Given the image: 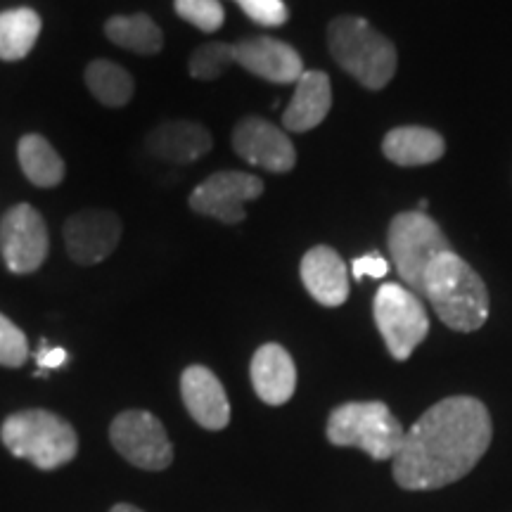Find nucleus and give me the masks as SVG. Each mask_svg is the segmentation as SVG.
<instances>
[{
    "label": "nucleus",
    "instance_id": "1",
    "mask_svg": "<svg viewBox=\"0 0 512 512\" xmlns=\"http://www.w3.org/2000/svg\"><path fill=\"white\" fill-rule=\"evenodd\" d=\"M494 425L475 396H448L427 408L392 458L394 482L406 491H434L470 475L489 451Z\"/></svg>",
    "mask_w": 512,
    "mask_h": 512
},
{
    "label": "nucleus",
    "instance_id": "2",
    "mask_svg": "<svg viewBox=\"0 0 512 512\" xmlns=\"http://www.w3.org/2000/svg\"><path fill=\"white\" fill-rule=\"evenodd\" d=\"M422 297L446 328L475 332L489 318V290L475 268L453 252L439 254L425 273Z\"/></svg>",
    "mask_w": 512,
    "mask_h": 512
},
{
    "label": "nucleus",
    "instance_id": "3",
    "mask_svg": "<svg viewBox=\"0 0 512 512\" xmlns=\"http://www.w3.org/2000/svg\"><path fill=\"white\" fill-rule=\"evenodd\" d=\"M330 55L361 86L380 91L396 72V48L387 36L370 27L366 19L344 15L328 27Z\"/></svg>",
    "mask_w": 512,
    "mask_h": 512
},
{
    "label": "nucleus",
    "instance_id": "4",
    "mask_svg": "<svg viewBox=\"0 0 512 512\" xmlns=\"http://www.w3.org/2000/svg\"><path fill=\"white\" fill-rule=\"evenodd\" d=\"M0 439L15 458L29 460L38 470H55L72 463L79 451L74 427L60 415L41 411H19L0 427Z\"/></svg>",
    "mask_w": 512,
    "mask_h": 512
},
{
    "label": "nucleus",
    "instance_id": "5",
    "mask_svg": "<svg viewBox=\"0 0 512 512\" xmlns=\"http://www.w3.org/2000/svg\"><path fill=\"white\" fill-rule=\"evenodd\" d=\"M332 446L361 448L373 460H392L406 430L382 401H349L330 413L325 427Z\"/></svg>",
    "mask_w": 512,
    "mask_h": 512
},
{
    "label": "nucleus",
    "instance_id": "6",
    "mask_svg": "<svg viewBox=\"0 0 512 512\" xmlns=\"http://www.w3.org/2000/svg\"><path fill=\"white\" fill-rule=\"evenodd\" d=\"M389 254H392L399 278L411 292L422 299V285H425L427 268L439 254L451 252V242L446 240L444 230L437 221L422 211H403L396 214L389 223L387 235Z\"/></svg>",
    "mask_w": 512,
    "mask_h": 512
},
{
    "label": "nucleus",
    "instance_id": "7",
    "mask_svg": "<svg viewBox=\"0 0 512 512\" xmlns=\"http://www.w3.org/2000/svg\"><path fill=\"white\" fill-rule=\"evenodd\" d=\"M373 316L394 361H408L430 332V316L406 285L384 283L375 294Z\"/></svg>",
    "mask_w": 512,
    "mask_h": 512
},
{
    "label": "nucleus",
    "instance_id": "8",
    "mask_svg": "<svg viewBox=\"0 0 512 512\" xmlns=\"http://www.w3.org/2000/svg\"><path fill=\"white\" fill-rule=\"evenodd\" d=\"M112 446L121 458L147 472L166 470L174 463V446L164 425L147 411H124L110 427Z\"/></svg>",
    "mask_w": 512,
    "mask_h": 512
},
{
    "label": "nucleus",
    "instance_id": "9",
    "mask_svg": "<svg viewBox=\"0 0 512 512\" xmlns=\"http://www.w3.org/2000/svg\"><path fill=\"white\" fill-rule=\"evenodd\" d=\"M48 228L31 204H17L0 221V252L12 273H34L48 256Z\"/></svg>",
    "mask_w": 512,
    "mask_h": 512
},
{
    "label": "nucleus",
    "instance_id": "10",
    "mask_svg": "<svg viewBox=\"0 0 512 512\" xmlns=\"http://www.w3.org/2000/svg\"><path fill=\"white\" fill-rule=\"evenodd\" d=\"M264 192V181L245 171H219L192 190L190 209L221 223L245 221V202Z\"/></svg>",
    "mask_w": 512,
    "mask_h": 512
},
{
    "label": "nucleus",
    "instance_id": "11",
    "mask_svg": "<svg viewBox=\"0 0 512 512\" xmlns=\"http://www.w3.org/2000/svg\"><path fill=\"white\" fill-rule=\"evenodd\" d=\"M233 150L245 162L273 174H287L297 164V152L287 133L261 117H247L235 126Z\"/></svg>",
    "mask_w": 512,
    "mask_h": 512
},
{
    "label": "nucleus",
    "instance_id": "12",
    "mask_svg": "<svg viewBox=\"0 0 512 512\" xmlns=\"http://www.w3.org/2000/svg\"><path fill=\"white\" fill-rule=\"evenodd\" d=\"M121 221L105 209H86L64 223V247L76 264L93 266L105 261L119 245Z\"/></svg>",
    "mask_w": 512,
    "mask_h": 512
},
{
    "label": "nucleus",
    "instance_id": "13",
    "mask_svg": "<svg viewBox=\"0 0 512 512\" xmlns=\"http://www.w3.org/2000/svg\"><path fill=\"white\" fill-rule=\"evenodd\" d=\"M235 62L249 74L271 83H297L304 74V62L290 43L271 36H256L233 43Z\"/></svg>",
    "mask_w": 512,
    "mask_h": 512
},
{
    "label": "nucleus",
    "instance_id": "14",
    "mask_svg": "<svg viewBox=\"0 0 512 512\" xmlns=\"http://www.w3.org/2000/svg\"><path fill=\"white\" fill-rule=\"evenodd\" d=\"M181 396L192 420L204 430H226L230 403L219 377L204 366H190L181 375Z\"/></svg>",
    "mask_w": 512,
    "mask_h": 512
},
{
    "label": "nucleus",
    "instance_id": "15",
    "mask_svg": "<svg viewBox=\"0 0 512 512\" xmlns=\"http://www.w3.org/2000/svg\"><path fill=\"white\" fill-rule=\"evenodd\" d=\"M302 283L318 304L342 306L349 297V275L342 256L332 247L318 245L309 249L302 259Z\"/></svg>",
    "mask_w": 512,
    "mask_h": 512
},
{
    "label": "nucleus",
    "instance_id": "16",
    "mask_svg": "<svg viewBox=\"0 0 512 512\" xmlns=\"http://www.w3.org/2000/svg\"><path fill=\"white\" fill-rule=\"evenodd\" d=\"M252 387L256 396L268 406H283L297 389V368L292 356L280 344H264L252 358Z\"/></svg>",
    "mask_w": 512,
    "mask_h": 512
},
{
    "label": "nucleus",
    "instance_id": "17",
    "mask_svg": "<svg viewBox=\"0 0 512 512\" xmlns=\"http://www.w3.org/2000/svg\"><path fill=\"white\" fill-rule=\"evenodd\" d=\"M214 145L211 133L197 121H164L147 136V150L174 164H190L207 155Z\"/></svg>",
    "mask_w": 512,
    "mask_h": 512
},
{
    "label": "nucleus",
    "instance_id": "18",
    "mask_svg": "<svg viewBox=\"0 0 512 512\" xmlns=\"http://www.w3.org/2000/svg\"><path fill=\"white\" fill-rule=\"evenodd\" d=\"M332 107L330 76L323 72H304L283 114L285 131L304 133L323 124Z\"/></svg>",
    "mask_w": 512,
    "mask_h": 512
},
{
    "label": "nucleus",
    "instance_id": "19",
    "mask_svg": "<svg viewBox=\"0 0 512 512\" xmlns=\"http://www.w3.org/2000/svg\"><path fill=\"white\" fill-rule=\"evenodd\" d=\"M382 152L399 166H425L444 157L446 143L437 131L425 126H399L382 140Z\"/></svg>",
    "mask_w": 512,
    "mask_h": 512
},
{
    "label": "nucleus",
    "instance_id": "20",
    "mask_svg": "<svg viewBox=\"0 0 512 512\" xmlns=\"http://www.w3.org/2000/svg\"><path fill=\"white\" fill-rule=\"evenodd\" d=\"M19 166H22L24 176L38 188H55L64 178V162L57 155L55 147L48 143L43 136L29 133L19 140L17 145Z\"/></svg>",
    "mask_w": 512,
    "mask_h": 512
},
{
    "label": "nucleus",
    "instance_id": "21",
    "mask_svg": "<svg viewBox=\"0 0 512 512\" xmlns=\"http://www.w3.org/2000/svg\"><path fill=\"white\" fill-rule=\"evenodd\" d=\"M41 34V17L29 8L0 12V60H22L36 46Z\"/></svg>",
    "mask_w": 512,
    "mask_h": 512
},
{
    "label": "nucleus",
    "instance_id": "22",
    "mask_svg": "<svg viewBox=\"0 0 512 512\" xmlns=\"http://www.w3.org/2000/svg\"><path fill=\"white\" fill-rule=\"evenodd\" d=\"M105 34L119 48L138 55H157L164 46L162 29L147 15H119L105 24Z\"/></svg>",
    "mask_w": 512,
    "mask_h": 512
},
{
    "label": "nucleus",
    "instance_id": "23",
    "mask_svg": "<svg viewBox=\"0 0 512 512\" xmlns=\"http://www.w3.org/2000/svg\"><path fill=\"white\" fill-rule=\"evenodd\" d=\"M86 86L107 107H124L133 98V76L121 64L110 60H95L88 64Z\"/></svg>",
    "mask_w": 512,
    "mask_h": 512
},
{
    "label": "nucleus",
    "instance_id": "24",
    "mask_svg": "<svg viewBox=\"0 0 512 512\" xmlns=\"http://www.w3.org/2000/svg\"><path fill=\"white\" fill-rule=\"evenodd\" d=\"M235 62V53H233V43H207V46H200L195 53L190 55L188 69L190 76L200 81H214L226 72L228 64Z\"/></svg>",
    "mask_w": 512,
    "mask_h": 512
},
{
    "label": "nucleus",
    "instance_id": "25",
    "mask_svg": "<svg viewBox=\"0 0 512 512\" xmlns=\"http://www.w3.org/2000/svg\"><path fill=\"white\" fill-rule=\"evenodd\" d=\"M176 15L200 31L221 29L226 12L219 0H174Z\"/></svg>",
    "mask_w": 512,
    "mask_h": 512
},
{
    "label": "nucleus",
    "instance_id": "26",
    "mask_svg": "<svg viewBox=\"0 0 512 512\" xmlns=\"http://www.w3.org/2000/svg\"><path fill=\"white\" fill-rule=\"evenodd\" d=\"M29 358L27 335L0 313V366L19 368Z\"/></svg>",
    "mask_w": 512,
    "mask_h": 512
},
{
    "label": "nucleus",
    "instance_id": "27",
    "mask_svg": "<svg viewBox=\"0 0 512 512\" xmlns=\"http://www.w3.org/2000/svg\"><path fill=\"white\" fill-rule=\"evenodd\" d=\"M235 3L261 27H283L290 19V12H287L283 0H235Z\"/></svg>",
    "mask_w": 512,
    "mask_h": 512
},
{
    "label": "nucleus",
    "instance_id": "28",
    "mask_svg": "<svg viewBox=\"0 0 512 512\" xmlns=\"http://www.w3.org/2000/svg\"><path fill=\"white\" fill-rule=\"evenodd\" d=\"M351 271H354V278L356 280H363V278H384V275L389 273V264L387 259H384L382 254L377 252H370V254H363L354 259V264H351Z\"/></svg>",
    "mask_w": 512,
    "mask_h": 512
},
{
    "label": "nucleus",
    "instance_id": "29",
    "mask_svg": "<svg viewBox=\"0 0 512 512\" xmlns=\"http://www.w3.org/2000/svg\"><path fill=\"white\" fill-rule=\"evenodd\" d=\"M36 363L41 370H55V368H62L64 363H67V351L62 347H48V342L43 339L41 347L36 351Z\"/></svg>",
    "mask_w": 512,
    "mask_h": 512
},
{
    "label": "nucleus",
    "instance_id": "30",
    "mask_svg": "<svg viewBox=\"0 0 512 512\" xmlns=\"http://www.w3.org/2000/svg\"><path fill=\"white\" fill-rule=\"evenodd\" d=\"M110 512H143L140 508H136V505H128V503H119L114 505V508Z\"/></svg>",
    "mask_w": 512,
    "mask_h": 512
}]
</instances>
